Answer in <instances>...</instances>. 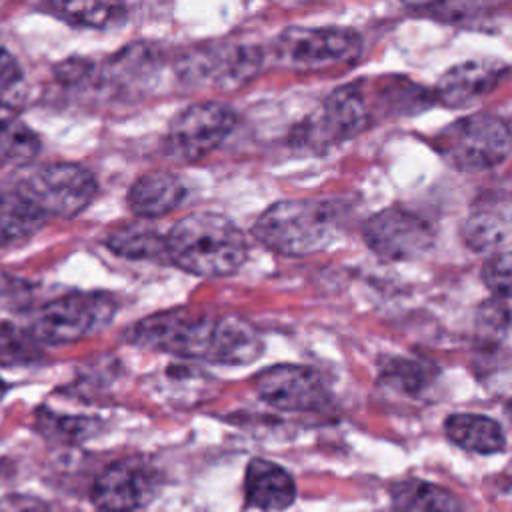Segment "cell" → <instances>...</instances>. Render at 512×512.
Here are the masks:
<instances>
[{
    "mask_svg": "<svg viewBox=\"0 0 512 512\" xmlns=\"http://www.w3.org/2000/svg\"><path fill=\"white\" fill-rule=\"evenodd\" d=\"M0 512H52L50 506L28 494H8L0 498Z\"/></svg>",
    "mask_w": 512,
    "mask_h": 512,
    "instance_id": "obj_32",
    "label": "cell"
},
{
    "mask_svg": "<svg viewBox=\"0 0 512 512\" xmlns=\"http://www.w3.org/2000/svg\"><path fill=\"white\" fill-rule=\"evenodd\" d=\"M434 150L458 172H484L502 164L512 146L508 120L492 112H474L446 124L434 138Z\"/></svg>",
    "mask_w": 512,
    "mask_h": 512,
    "instance_id": "obj_4",
    "label": "cell"
},
{
    "mask_svg": "<svg viewBox=\"0 0 512 512\" xmlns=\"http://www.w3.org/2000/svg\"><path fill=\"white\" fill-rule=\"evenodd\" d=\"M376 122L366 82L356 80L332 90L320 108L294 128L292 142L304 150H324L356 138Z\"/></svg>",
    "mask_w": 512,
    "mask_h": 512,
    "instance_id": "obj_6",
    "label": "cell"
},
{
    "mask_svg": "<svg viewBox=\"0 0 512 512\" xmlns=\"http://www.w3.org/2000/svg\"><path fill=\"white\" fill-rule=\"evenodd\" d=\"M362 36L342 26H290L272 42V56L280 66L300 72L350 64L362 54Z\"/></svg>",
    "mask_w": 512,
    "mask_h": 512,
    "instance_id": "obj_8",
    "label": "cell"
},
{
    "mask_svg": "<svg viewBox=\"0 0 512 512\" xmlns=\"http://www.w3.org/2000/svg\"><path fill=\"white\" fill-rule=\"evenodd\" d=\"M444 432L450 442L466 452L498 454L506 448V436L502 426L486 414H450L444 420Z\"/></svg>",
    "mask_w": 512,
    "mask_h": 512,
    "instance_id": "obj_18",
    "label": "cell"
},
{
    "mask_svg": "<svg viewBox=\"0 0 512 512\" xmlns=\"http://www.w3.org/2000/svg\"><path fill=\"white\" fill-rule=\"evenodd\" d=\"M366 90L376 120L418 114L434 104L432 92L406 76H380L372 82H366Z\"/></svg>",
    "mask_w": 512,
    "mask_h": 512,
    "instance_id": "obj_17",
    "label": "cell"
},
{
    "mask_svg": "<svg viewBox=\"0 0 512 512\" xmlns=\"http://www.w3.org/2000/svg\"><path fill=\"white\" fill-rule=\"evenodd\" d=\"M510 330V298H488L476 316V338L480 344V354L500 352L506 344Z\"/></svg>",
    "mask_w": 512,
    "mask_h": 512,
    "instance_id": "obj_25",
    "label": "cell"
},
{
    "mask_svg": "<svg viewBox=\"0 0 512 512\" xmlns=\"http://www.w3.org/2000/svg\"><path fill=\"white\" fill-rule=\"evenodd\" d=\"M118 304L108 292H70L44 304L28 332L38 344L62 346L106 328Z\"/></svg>",
    "mask_w": 512,
    "mask_h": 512,
    "instance_id": "obj_7",
    "label": "cell"
},
{
    "mask_svg": "<svg viewBox=\"0 0 512 512\" xmlns=\"http://www.w3.org/2000/svg\"><path fill=\"white\" fill-rule=\"evenodd\" d=\"M342 226L336 200L286 198L270 204L252 224L254 238L282 256H310L328 248Z\"/></svg>",
    "mask_w": 512,
    "mask_h": 512,
    "instance_id": "obj_3",
    "label": "cell"
},
{
    "mask_svg": "<svg viewBox=\"0 0 512 512\" xmlns=\"http://www.w3.org/2000/svg\"><path fill=\"white\" fill-rule=\"evenodd\" d=\"M44 222L46 216L16 190L0 192V248L26 242L44 226Z\"/></svg>",
    "mask_w": 512,
    "mask_h": 512,
    "instance_id": "obj_23",
    "label": "cell"
},
{
    "mask_svg": "<svg viewBox=\"0 0 512 512\" xmlns=\"http://www.w3.org/2000/svg\"><path fill=\"white\" fill-rule=\"evenodd\" d=\"M508 66L496 58H470L448 68L432 96L446 108H466L494 92L506 78Z\"/></svg>",
    "mask_w": 512,
    "mask_h": 512,
    "instance_id": "obj_14",
    "label": "cell"
},
{
    "mask_svg": "<svg viewBox=\"0 0 512 512\" xmlns=\"http://www.w3.org/2000/svg\"><path fill=\"white\" fill-rule=\"evenodd\" d=\"M10 108H8V104H4L2 100H0V118H6V116H12L10 112H8Z\"/></svg>",
    "mask_w": 512,
    "mask_h": 512,
    "instance_id": "obj_34",
    "label": "cell"
},
{
    "mask_svg": "<svg viewBox=\"0 0 512 512\" xmlns=\"http://www.w3.org/2000/svg\"><path fill=\"white\" fill-rule=\"evenodd\" d=\"M38 352V342L28 330L12 324L0 326V364H28L38 358Z\"/></svg>",
    "mask_w": 512,
    "mask_h": 512,
    "instance_id": "obj_29",
    "label": "cell"
},
{
    "mask_svg": "<svg viewBox=\"0 0 512 512\" xmlns=\"http://www.w3.org/2000/svg\"><path fill=\"white\" fill-rule=\"evenodd\" d=\"M162 58L160 52L144 42L126 46L108 62L110 80L122 88L144 90L148 82H152L156 70L160 68Z\"/></svg>",
    "mask_w": 512,
    "mask_h": 512,
    "instance_id": "obj_22",
    "label": "cell"
},
{
    "mask_svg": "<svg viewBox=\"0 0 512 512\" xmlns=\"http://www.w3.org/2000/svg\"><path fill=\"white\" fill-rule=\"evenodd\" d=\"M38 424L44 430V434L54 436L64 442H80L96 434L100 422L96 418L88 416H70V414H54L48 410H42L38 414Z\"/></svg>",
    "mask_w": 512,
    "mask_h": 512,
    "instance_id": "obj_28",
    "label": "cell"
},
{
    "mask_svg": "<svg viewBox=\"0 0 512 512\" xmlns=\"http://www.w3.org/2000/svg\"><path fill=\"white\" fill-rule=\"evenodd\" d=\"M104 246L128 260H158L166 256V238L146 220L124 222L110 228L104 236Z\"/></svg>",
    "mask_w": 512,
    "mask_h": 512,
    "instance_id": "obj_19",
    "label": "cell"
},
{
    "mask_svg": "<svg viewBox=\"0 0 512 512\" xmlns=\"http://www.w3.org/2000/svg\"><path fill=\"white\" fill-rule=\"evenodd\" d=\"M126 340L146 350L224 366L250 364L264 352V338L248 320L192 308L154 312L126 330Z\"/></svg>",
    "mask_w": 512,
    "mask_h": 512,
    "instance_id": "obj_1",
    "label": "cell"
},
{
    "mask_svg": "<svg viewBox=\"0 0 512 512\" xmlns=\"http://www.w3.org/2000/svg\"><path fill=\"white\" fill-rule=\"evenodd\" d=\"M510 252L508 248L492 252L482 266V280L490 288L492 296L510 298Z\"/></svg>",
    "mask_w": 512,
    "mask_h": 512,
    "instance_id": "obj_31",
    "label": "cell"
},
{
    "mask_svg": "<svg viewBox=\"0 0 512 512\" xmlns=\"http://www.w3.org/2000/svg\"><path fill=\"white\" fill-rule=\"evenodd\" d=\"M186 198L182 178L170 170H150L138 176L128 190V206L142 220H156L176 210Z\"/></svg>",
    "mask_w": 512,
    "mask_h": 512,
    "instance_id": "obj_15",
    "label": "cell"
},
{
    "mask_svg": "<svg viewBox=\"0 0 512 512\" xmlns=\"http://www.w3.org/2000/svg\"><path fill=\"white\" fill-rule=\"evenodd\" d=\"M234 108L218 100H202L182 108L164 134L166 156L178 162H198L212 154L236 128Z\"/></svg>",
    "mask_w": 512,
    "mask_h": 512,
    "instance_id": "obj_10",
    "label": "cell"
},
{
    "mask_svg": "<svg viewBox=\"0 0 512 512\" xmlns=\"http://www.w3.org/2000/svg\"><path fill=\"white\" fill-rule=\"evenodd\" d=\"M46 8L72 26L94 30L116 28L128 16L126 6L116 2H52Z\"/></svg>",
    "mask_w": 512,
    "mask_h": 512,
    "instance_id": "obj_24",
    "label": "cell"
},
{
    "mask_svg": "<svg viewBox=\"0 0 512 512\" xmlns=\"http://www.w3.org/2000/svg\"><path fill=\"white\" fill-rule=\"evenodd\" d=\"M42 144L38 134L14 116L0 118V164H26L34 160Z\"/></svg>",
    "mask_w": 512,
    "mask_h": 512,
    "instance_id": "obj_26",
    "label": "cell"
},
{
    "mask_svg": "<svg viewBox=\"0 0 512 512\" xmlns=\"http://www.w3.org/2000/svg\"><path fill=\"white\" fill-rule=\"evenodd\" d=\"M460 234L464 244L472 252H498L508 248V216L504 210L492 208V206H476L472 212L464 218L460 226Z\"/></svg>",
    "mask_w": 512,
    "mask_h": 512,
    "instance_id": "obj_21",
    "label": "cell"
},
{
    "mask_svg": "<svg viewBox=\"0 0 512 512\" xmlns=\"http://www.w3.org/2000/svg\"><path fill=\"white\" fill-rule=\"evenodd\" d=\"M414 14L434 18L446 24H470L472 20L490 18L496 10L494 4L480 2H436V4H414L410 6Z\"/></svg>",
    "mask_w": 512,
    "mask_h": 512,
    "instance_id": "obj_27",
    "label": "cell"
},
{
    "mask_svg": "<svg viewBox=\"0 0 512 512\" xmlns=\"http://www.w3.org/2000/svg\"><path fill=\"white\" fill-rule=\"evenodd\" d=\"M246 504L266 512H282L296 500V484L286 468L276 462L254 458L244 476Z\"/></svg>",
    "mask_w": 512,
    "mask_h": 512,
    "instance_id": "obj_16",
    "label": "cell"
},
{
    "mask_svg": "<svg viewBox=\"0 0 512 512\" xmlns=\"http://www.w3.org/2000/svg\"><path fill=\"white\" fill-rule=\"evenodd\" d=\"M384 382L406 394H420L428 386V372L414 360L392 358L382 368Z\"/></svg>",
    "mask_w": 512,
    "mask_h": 512,
    "instance_id": "obj_30",
    "label": "cell"
},
{
    "mask_svg": "<svg viewBox=\"0 0 512 512\" xmlns=\"http://www.w3.org/2000/svg\"><path fill=\"white\" fill-rule=\"evenodd\" d=\"M22 80V66L20 62L0 46V92L10 90Z\"/></svg>",
    "mask_w": 512,
    "mask_h": 512,
    "instance_id": "obj_33",
    "label": "cell"
},
{
    "mask_svg": "<svg viewBox=\"0 0 512 512\" xmlns=\"http://www.w3.org/2000/svg\"><path fill=\"white\" fill-rule=\"evenodd\" d=\"M164 238L166 258L196 276H228L248 256L244 232L218 212H192L180 218Z\"/></svg>",
    "mask_w": 512,
    "mask_h": 512,
    "instance_id": "obj_2",
    "label": "cell"
},
{
    "mask_svg": "<svg viewBox=\"0 0 512 512\" xmlns=\"http://www.w3.org/2000/svg\"><path fill=\"white\" fill-rule=\"evenodd\" d=\"M158 488V472L142 458H124L96 478L92 504L100 512H134L144 506Z\"/></svg>",
    "mask_w": 512,
    "mask_h": 512,
    "instance_id": "obj_13",
    "label": "cell"
},
{
    "mask_svg": "<svg viewBox=\"0 0 512 512\" xmlns=\"http://www.w3.org/2000/svg\"><path fill=\"white\" fill-rule=\"evenodd\" d=\"M366 246L386 262H406L424 256L434 244V226L420 212L388 206L362 224Z\"/></svg>",
    "mask_w": 512,
    "mask_h": 512,
    "instance_id": "obj_11",
    "label": "cell"
},
{
    "mask_svg": "<svg viewBox=\"0 0 512 512\" xmlns=\"http://www.w3.org/2000/svg\"><path fill=\"white\" fill-rule=\"evenodd\" d=\"M262 64V48L246 42L216 40L184 50L174 60V72L190 88L234 92L258 76Z\"/></svg>",
    "mask_w": 512,
    "mask_h": 512,
    "instance_id": "obj_5",
    "label": "cell"
},
{
    "mask_svg": "<svg viewBox=\"0 0 512 512\" xmlns=\"http://www.w3.org/2000/svg\"><path fill=\"white\" fill-rule=\"evenodd\" d=\"M254 390L272 408L286 412H312L328 404L330 392L322 376L300 364H274L260 370Z\"/></svg>",
    "mask_w": 512,
    "mask_h": 512,
    "instance_id": "obj_12",
    "label": "cell"
},
{
    "mask_svg": "<svg viewBox=\"0 0 512 512\" xmlns=\"http://www.w3.org/2000/svg\"><path fill=\"white\" fill-rule=\"evenodd\" d=\"M460 498L444 486L408 478L392 488V512H462Z\"/></svg>",
    "mask_w": 512,
    "mask_h": 512,
    "instance_id": "obj_20",
    "label": "cell"
},
{
    "mask_svg": "<svg viewBox=\"0 0 512 512\" xmlns=\"http://www.w3.org/2000/svg\"><path fill=\"white\" fill-rule=\"evenodd\" d=\"M98 190L94 174L76 162H52L18 180L16 192L40 214L74 218L90 206Z\"/></svg>",
    "mask_w": 512,
    "mask_h": 512,
    "instance_id": "obj_9",
    "label": "cell"
}]
</instances>
